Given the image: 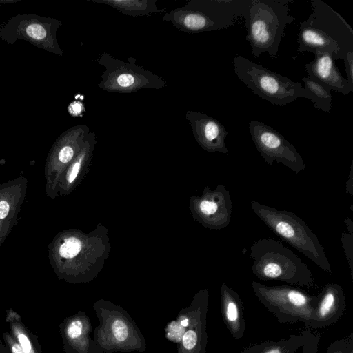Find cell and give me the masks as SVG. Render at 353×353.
<instances>
[{
	"label": "cell",
	"instance_id": "1",
	"mask_svg": "<svg viewBox=\"0 0 353 353\" xmlns=\"http://www.w3.org/2000/svg\"><path fill=\"white\" fill-rule=\"evenodd\" d=\"M312 12L301 23L297 39L299 52L326 53L343 59L353 52V30L345 20L321 0H312Z\"/></svg>",
	"mask_w": 353,
	"mask_h": 353
},
{
	"label": "cell",
	"instance_id": "2",
	"mask_svg": "<svg viewBox=\"0 0 353 353\" xmlns=\"http://www.w3.org/2000/svg\"><path fill=\"white\" fill-rule=\"evenodd\" d=\"M251 269L261 281H279L287 285L313 288L314 276L307 265L283 243L260 239L250 247Z\"/></svg>",
	"mask_w": 353,
	"mask_h": 353
},
{
	"label": "cell",
	"instance_id": "3",
	"mask_svg": "<svg viewBox=\"0 0 353 353\" xmlns=\"http://www.w3.org/2000/svg\"><path fill=\"white\" fill-rule=\"evenodd\" d=\"M251 0H189L166 12L163 20L180 31L196 34L225 29L248 14Z\"/></svg>",
	"mask_w": 353,
	"mask_h": 353
},
{
	"label": "cell",
	"instance_id": "4",
	"mask_svg": "<svg viewBox=\"0 0 353 353\" xmlns=\"http://www.w3.org/2000/svg\"><path fill=\"white\" fill-rule=\"evenodd\" d=\"M290 0H251L246 17V40L252 54L268 52L276 58L287 25L294 17L289 12Z\"/></svg>",
	"mask_w": 353,
	"mask_h": 353
},
{
	"label": "cell",
	"instance_id": "5",
	"mask_svg": "<svg viewBox=\"0 0 353 353\" xmlns=\"http://www.w3.org/2000/svg\"><path fill=\"white\" fill-rule=\"evenodd\" d=\"M256 216L280 239L303 254L324 271L331 265L316 235L293 212L278 210L257 201L250 203Z\"/></svg>",
	"mask_w": 353,
	"mask_h": 353
},
{
	"label": "cell",
	"instance_id": "6",
	"mask_svg": "<svg viewBox=\"0 0 353 353\" xmlns=\"http://www.w3.org/2000/svg\"><path fill=\"white\" fill-rule=\"evenodd\" d=\"M233 68L237 78L248 88L273 105L284 106L298 98L310 99L301 83L294 82L242 55L234 57Z\"/></svg>",
	"mask_w": 353,
	"mask_h": 353
},
{
	"label": "cell",
	"instance_id": "7",
	"mask_svg": "<svg viewBox=\"0 0 353 353\" xmlns=\"http://www.w3.org/2000/svg\"><path fill=\"white\" fill-rule=\"evenodd\" d=\"M252 288L261 303L281 323L309 321L318 301V295L290 285L268 286L252 281Z\"/></svg>",
	"mask_w": 353,
	"mask_h": 353
},
{
	"label": "cell",
	"instance_id": "8",
	"mask_svg": "<svg viewBox=\"0 0 353 353\" xmlns=\"http://www.w3.org/2000/svg\"><path fill=\"white\" fill-rule=\"evenodd\" d=\"M97 63L105 68L98 86L102 90L115 93H133L141 89H163L166 81L136 64L132 57L123 61L105 52L97 59Z\"/></svg>",
	"mask_w": 353,
	"mask_h": 353
},
{
	"label": "cell",
	"instance_id": "9",
	"mask_svg": "<svg viewBox=\"0 0 353 353\" xmlns=\"http://www.w3.org/2000/svg\"><path fill=\"white\" fill-rule=\"evenodd\" d=\"M62 21L36 14H19L0 24V39L8 45L24 40L48 52L63 56L57 38Z\"/></svg>",
	"mask_w": 353,
	"mask_h": 353
},
{
	"label": "cell",
	"instance_id": "10",
	"mask_svg": "<svg viewBox=\"0 0 353 353\" xmlns=\"http://www.w3.org/2000/svg\"><path fill=\"white\" fill-rule=\"evenodd\" d=\"M89 130L85 125L72 126L64 131L53 143L44 165L45 191L48 196H57L58 184L63 171L83 148L90 133Z\"/></svg>",
	"mask_w": 353,
	"mask_h": 353
},
{
	"label": "cell",
	"instance_id": "11",
	"mask_svg": "<svg viewBox=\"0 0 353 353\" xmlns=\"http://www.w3.org/2000/svg\"><path fill=\"white\" fill-rule=\"evenodd\" d=\"M249 131L257 151L267 164L272 165L275 161L296 173L305 169L301 155L279 132L257 121L249 123Z\"/></svg>",
	"mask_w": 353,
	"mask_h": 353
},
{
	"label": "cell",
	"instance_id": "12",
	"mask_svg": "<svg viewBox=\"0 0 353 353\" xmlns=\"http://www.w3.org/2000/svg\"><path fill=\"white\" fill-rule=\"evenodd\" d=\"M346 310L345 296L342 287L328 283L318 295V301L310 319L303 323L307 329H322L336 323Z\"/></svg>",
	"mask_w": 353,
	"mask_h": 353
},
{
	"label": "cell",
	"instance_id": "13",
	"mask_svg": "<svg viewBox=\"0 0 353 353\" xmlns=\"http://www.w3.org/2000/svg\"><path fill=\"white\" fill-rule=\"evenodd\" d=\"M193 134L205 150L219 152L228 154L229 151L225 145L228 131L216 119L201 112L188 110L185 113Z\"/></svg>",
	"mask_w": 353,
	"mask_h": 353
},
{
	"label": "cell",
	"instance_id": "14",
	"mask_svg": "<svg viewBox=\"0 0 353 353\" xmlns=\"http://www.w3.org/2000/svg\"><path fill=\"white\" fill-rule=\"evenodd\" d=\"M201 215L212 229H223L230 223L232 203L229 191L219 184L213 191H208L199 203Z\"/></svg>",
	"mask_w": 353,
	"mask_h": 353
},
{
	"label": "cell",
	"instance_id": "15",
	"mask_svg": "<svg viewBox=\"0 0 353 353\" xmlns=\"http://www.w3.org/2000/svg\"><path fill=\"white\" fill-rule=\"evenodd\" d=\"M27 188L28 179L22 175L0 184V223L8 233L17 224Z\"/></svg>",
	"mask_w": 353,
	"mask_h": 353
},
{
	"label": "cell",
	"instance_id": "16",
	"mask_svg": "<svg viewBox=\"0 0 353 353\" xmlns=\"http://www.w3.org/2000/svg\"><path fill=\"white\" fill-rule=\"evenodd\" d=\"M315 59L305 65L309 77L318 83L343 95L353 91V84L340 73L331 54L315 53Z\"/></svg>",
	"mask_w": 353,
	"mask_h": 353
},
{
	"label": "cell",
	"instance_id": "17",
	"mask_svg": "<svg viewBox=\"0 0 353 353\" xmlns=\"http://www.w3.org/2000/svg\"><path fill=\"white\" fill-rule=\"evenodd\" d=\"M221 303L223 322L230 335L242 339L246 328L243 304L238 293L226 283L221 288Z\"/></svg>",
	"mask_w": 353,
	"mask_h": 353
},
{
	"label": "cell",
	"instance_id": "18",
	"mask_svg": "<svg viewBox=\"0 0 353 353\" xmlns=\"http://www.w3.org/2000/svg\"><path fill=\"white\" fill-rule=\"evenodd\" d=\"M6 321L10 333L20 345L23 353H42L39 337L24 323L21 316L12 308L6 312Z\"/></svg>",
	"mask_w": 353,
	"mask_h": 353
},
{
	"label": "cell",
	"instance_id": "19",
	"mask_svg": "<svg viewBox=\"0 0 353 353\" xmlns=\"http://www.w3.org/2000/svg\"><path fill=\"white\" fill-rule=\"evenodd\" d=\"M96 3L108 6L123 14L130 17H145L161 13L165 9H159L157 0H89Z\"/></svg>",
	"mask_w": 353,
	"mask_h": 353
},
{
	"label": "cell",
	"instance_id": "20",
	"mask_svg": "<svg viewBox=\"0 0 353 353\" xmlns=\"http://www.w3.org/2000/svg\"><path fill=\"white\" fill-rule=\"evenodd\" d=\"M307 330L279 341H268L250 346L241 353H296L303 346Z\"/></svg>",
	"mask_w": 353,
	"mask_h": 353
},
{
	"label": "cell",
	"instance_id": "21",
	"mask_svg": "<svg viewBox=\"0 0 353 353\" xmlns=\"http://www.w3.org/2000/svg\"><path fill=\"white\" fill-rule=\"evenodd\" d=\"M302 80L305 83L304 88L309 94L310 99L312 101L314 106L330 114L332 99L331 91L309 77H303Z\"/></svg>",
	"mask_w": 353,
	"mask_h": 353
},
{
	"label": "cell",
	"instance_id": "22",
	"mask_svg": "<svg viewBox=\"0 0 353 353\" xmlns=\"http://www.w3.org/2000/svg\"><path fill=\"white\" fill-rule=\"evenodd\" d=\"M341 242L342 248L348 262L351 276L353 278V234L348 232H343Z\"/></svg>",
	"mask_w": 353,
	"mask_h": 353
},
{
	"label": "cell",
	"instance_id": "23",
	"mask_svg": "<svg viewBox=\"0 0 353 353\" xmlns=\"http://www.w3.org/2000/svg\"><path fill=\"white\" fill-rule=\"evenodd\" d=\"M321 335L307 330L305 342L301 347V353H318Z\"/></svg>",
	"mask_w": 353,
	"mask_h": 353
},
{
	"label": "cell",
	"instance_id": "24",
	"mask_svg": "<svg viewBox=\"0 0 353 353\" xmlns=\"http://www.w3.org/2000/svg\"><path fill=\"white\" fill-rule=\"evenodd\" d=\"M83 324L79 319H72L65 325L63 332L68 341L78 339L82 333Z\"/></svg>",
	"mask_w": 353,
	"mask_h": 353
},
{
	"label": "cell",
	"instance_id": "25",
	"mask_svg": "<svg viewBox=\"0 0 353 353\" xmlns=\"http://www.w3.org/2000/svg\"><path fill=\"white\" fill-rule=\"evenodd\" d=\"M113 333L115 338L119 341H125L128 336V330L125 323L120 320L117 319L112 324Z\"/></svg>",
	"mask_w": 353,
	"mask_h": 353
},
{
	"label": "cell",
	"instance_id": "26",
	"mask_svg": "<svg viewBox=\"0 0 353 353\" xmlns=\"http://www.w3.org/2000/svg\"><path fill=\"white\" fill-rule=\"evenodd\" d=\"M2 337L6 345L8 347L11 353H23L20 345L16 341L10 332L5 331L3 333Z\"/></svg>",
	"mask_w": 353,
	"mask_h": 353
},
{
	"label": "cell",
	"instance_id": "27",
	"mask_svg": "<svg viewBox=\"0 0 353 353\" xmlns=\"http://www.w3.org/2000/svg\"><path fill=\"white\" fill-rule=\"evenodd\" d=\"M182 343L183 347L187 350L194 348L198 343L197 333L193 330L187 331L183 336Z\"/></svg>",
	"mask_w": 353,
	"mask_h": 353
},
{
	"label": "cell",
	"instance_id": "28",
	"mask_svg": "<svg viewBox=\"0 0 353 353\" xmlns=\"http://www.w3.org/2000/svg\"><path fill=\"white\" fill-rule=\"evenodd\" d=\"M347 347L348 340L339 339L329 345L325 353H347Z\"/></svg>",
	"mask_w": 353,
	"mask_h": 353
},
{
	"label": "cell",
	"instance_id": "29",
	"mask_svg": "<svg viewBox=\"0 0 353 353\" xmlns=\"http://www.w3.org/2000/svg\"><path fill=\"white\" fill-rule=\"evenodd\" d=\"M343 61L345 65L346 79L353 84V52H348Z\"/></svg>",
	"mask_w": 353,
	"mask_h": 353
},
{
	"label": "cell",
	"instance_id": "30",
	"mask_svg": "<svg viewBox=\"0 0 353 353\" xmlns=\"http://www.w3.org/2000/svg\"><path fill=\"white\" fill-rule=\"evenodd\" d=\"M353 163L351 164L350 166V174L348 176V179L346 183V192L348 193L351 196H353V168H352Z\"/></svg>",
	"mask_w": 353,
	"mask_h": 353
},
{
	"label": "cell",
	"instance_id": "31",
	"mask_svg": "<svg viewBox=\"0 0 353 353\" xmlns=\"http://www.w3.org/2000/svg\"><path fill=\"white\" fill-rule=\"evenodd\" d=\"M9 234L10 233H8L7 232V230L5 229V228L0 223V248L1 247L2 244L6 241V239Z\"/></svg>",
	"mask_w": 353,
	"mask_h": 353
},
{
	"label": "cell",
	"instance_id": "32",
	"mask_svg": "<svg viewBox=\"0 0 353 353\" xmlns=\"http://www.w3.org/2000/svg\"><path fill=\"white\" fill-rule=\"evenodd\" d=\"M345 225L347 226V232L353 234V222H352V221L349 217H346L345 219Z\"/></svg>",
	"mask_w": 353,
	"mask_h": 353
},
{
	"label": "cell",
	"instance_id": "33",
	"mask_svg": "<svg viewBox=\"0 0 353 353\" xmlns=\"http://www.w3.org/2000/svg\"><path fill=\"white\" fill-rule=\"evenodd\" d=\"M347 353H353V339H352V336L348 341V347H347Z\"/></svg>",
	"mask_w": 353,
	"mask_h": 353
},
{
	"label": "cell",
	"instance_id": "34",
	"mask_svg": "<svg viewBox=\"0 0 353 353\" xmlns=\"http://www.w3.org/2000/svg\"><path fill=\"white\" fill-rule=\"evenodd\" d=\"M0 353H11L8 347L0 343Z\"/></svg>",
	"mask_w": 353,
	"mask_h": 353
},
{
	"label": "cell",
	"instance_id": "35",
	"mask_svg": "<svg viewBox=\"0 0 353 353\" xmlns=\"http://www.w3.org/2000/svg\"><path fill=\"white\" fill-rule=\"evenodd\" d=\"M20 0H0V5L14 3Z\"/></svg>",
	"mask_w": 353,
	"mask_h": 353
},
{
	"label": "cell",
	"instance_id": "36",
	"mask_svg": "<svg viewBox=\"0 0 353 353\" xmlns=\"http://www.w3.org/2000/svg\"><path fill=\"white\" fill-rule=\"evenodd\" d=\"M181 324L183 326L186 327L188 325V319H185L182 320L181 322Z\"/></svg>",
	"mask_w": 353,
	"mask_h": 353
},
{
	"label": "cell",
	"instance_id": "37",
	"mask_svg": "<svg viewBox=\"0 0 353 353\" xmlns=\"http://www.w3.org/2000/svg\"><path fill=\"white\" fill-rule=\"evenodd\" d=\"M6 164V160L3 158H0V165H3Z\"/></svg>",
	"mask_w": 353,
	"mask_h": 353
}]
</instances>
